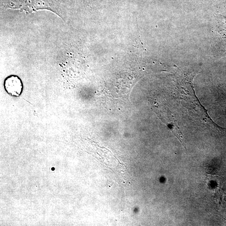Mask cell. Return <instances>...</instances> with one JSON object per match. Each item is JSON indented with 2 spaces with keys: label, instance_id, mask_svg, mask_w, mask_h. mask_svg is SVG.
<instances>
[{
  "label": "cell",
  "instance_id": "cell-1",
  "mask_svg": "<svg viewBox=\"0 0 226 226\" xmlns=\"http://www.w3.org/2000/svg\"><path fill=\"white\" fill-rule=\"evenodd\" d=\"M3 86L8 94L13 97H19L23 91L22 81L19 76L16 75H10L6 78Z\"/></svg>",
  "mask_w": 226,
  "mask_h": 226
}]
</instances>
